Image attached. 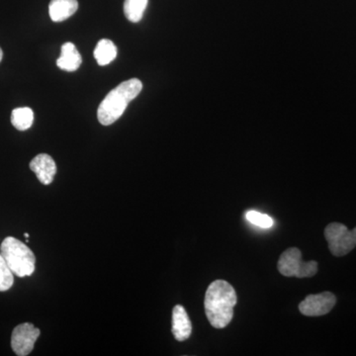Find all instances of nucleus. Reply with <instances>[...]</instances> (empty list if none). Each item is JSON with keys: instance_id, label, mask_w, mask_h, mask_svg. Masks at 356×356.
Returning a JSON list of instances; mask_svg holds the SVG:
<instances>
[{"instance_id": "obj_1", "label": "nucleus", "mask_w": 356, "mask_h": 356, "mask_svg": "<svg viewBox=\"0 0 356 356\" xmlns=\"http://www.w3.org/2000/svg\"><path fill=\"white\" fill-rule=\"evenodd\" d=\"M238 297L234 287L225 280L213 281L205 294V313L211 325L224 329L234 317Z\"/></svg>"}, {"instance_id": "obj_2", "label": "nucleus", "mask_w": 356, "mask_h": 356, "mask_svg": "<svg viewBox=\"0 0 356 356\" xmlns=\"http://www.w3.org/2000/svg\"><path fill=\"white\" fill-rule=\"evenodd\" d=\"M142 89V81L132 79L123 81L110 91L98 107L97 118L99 123L109 126L118 120L125 112L129 103L140 95Z\"/></svg>"}, {"instance_id": "obj_3", "label": "nucleus", "mask_w": 356, "mask_h": 356, "mask_svg": "<svg viewBox=\"0 0 356 356\" xmlns=\"http://www.w3.org/2000/svg\"><path fill=\"white\" fill-rule=\"evenodd\" d=\"M0 254L6 259L9 268L18 277L31 276L35 271L36 257L34 252L24 243L7 236L0 245Z\"/></svg>"}, {"instance_id": "obj_4", "label": "nucleus", "mask_w": 356, "mask_h": 356, "mask_svg": "<svg viewBox=\"0 0 356 356\" xmlns=\"http://www.w3.org/2000/svg\"><path fill=\"white\" fill-rule=\"evenodd\" d=\"M278 270L286 277H312L318 273V262L303 261L299 248H290L281 254L277 264Z\"/></svg>"}, {"instance_id": "obj_5", "label": "nucleus", "mask_w": 356, "mask_h": 356, "mask_svg": "<svg viewBox=\"0 0 356 356\" xmlns=\"http://www.w3.org/2000/svg\"><path fill=\"white\" fill-rule=\"evenodd\" d=\"M325 236L334 257L350 254L356 247V227L350 231L341 222H332L325 229Z\"/></svg>"}, {"instance_id": "obj_6", "label": "nucleus", "mask_w": 356, "mask_h": 356, "mask_svg": "<svg viewBox=\"0 0 356 356\" xmlns=\"http://www.w3.org/2000/svg\"><path fill=\"white\" fill-rule=\"evenodd\" d=\"M40 330L31 323L18 325L11 336V348L18 356L30 355L34 350L35 343L39 339Z\"/></svg>"}, {"instance_id": "obj_7", "label": "nucleus", "mask_w": 356, "mask_h": 356, "mask_svg": "<svg viewBox=\"0 0 356 356\" xmlns=\"http://www.w3.org/2000/svg\"><path fill=\"white\" fill-rule=\"evenodd\" d=\"M337 298L331 292H323L320 294L309 295L299 304V310L308 317H320L327 315L334 309Z\"/></svg>"}, {"instance_id": "obj_8", "label": "nucleus", "mask_w": 356, "mask_h": 356, "mask_svg": "<svg viewBox=\"0 0 356 356\" xmlns=\"http://www.w3.org/2000/svg\"><path fill=\"white\" fill-rule=\"evenodd\" d=\"M30 168L44 185L51 184L57 173L55 161L47 154H40L35 156L30 163Z\"/></svg>"}, {"instance_id": "obj_9", "label": "nucleus", "mask_w": 356, "mask_h": 356, "mask_svg": "<svg viewBox=\"0 0 356 356\" xmlns=\"http://www.w3.org/2000/svg\"><path fill=\"white\" fill-rule=\"evenodd\" d=\"M192 325L186 310L177 305L172 310V334L178 341H184L191 336Z\"/></svg>"}, {"instance_id": "obj_10", "label": "nucleus", "mask_w": 356, "mask_h": 356, "mask_svg": "<svg viewBox=\"0 0 356 356\" xmlns=\"http://www.w3.org/2000/svg\"><path fill=\"white\" fill-rule=\"evenodd\" d=\"M81 63L83 58L74 44L67 42L63 44L62 54L57 60V65L60 70L69 72H76L81 67Z\"/></svg>"}, {"instance_id": "obj_11", "label": "nucleus", "mask_w": 356, "mask_h": 356, "mask_svg": "<svg viewBox=\"0 0 356 356\" xmlns=\"http://www.w3.org/2000/svg\"><path fill=\"white\" fill-rule=\"evenodd\" d=\"M77 9V0H51L49 6V14L54 22H62L74 15Z\"/></svg>"}, {"instance_id": "obj_12", "label": "nucleus", "mask_w": 356, "mask_h": 356, "mask_svg": "<svg viewBox=\"0 0 356 356\" xmlns=\"http://www.w3.org/2000/svg\"><path fill=\"white\" fill-rule=\"evenodd\" d=\"M117 57V47L108 39H102L98 42L95 50V58L99 65H107L113 62Z\"/></svg>"}, {"instance_id": "obj_13", "label": "nucleus", "mask_w": 356, "mask_h": 356, "mask_svg": "<svg viewBox=\"0 0 356 356\" xmlns=\"http://www.w3.org/2000/svg\"><path fill=\"white\" fill-rule=\"evenodd\" d=\"M33 122H34V113L29 107L14 109L11 114V123L17 130H28L32 127Z\"/></svg>"}, {"instance_id": "obj_14", "label": "nucleus", "mask_w": 356, "mask_h": 356, "mask_svg": "<svg viewBox=\"0 0 356 356\" xmlns=\"http://www.w3.org/2000/svg\"><path fill=\"white\" fill-rule=\"evenodd\" d=\"M149 0H125L124 2V13L126 18L133 23L142 20L146 11Z\"/></svg>"}, {"instance_id": "obj_15", "label": "nucleus", "mask_w": 356, "mask_h": 356, "mask_svg": "<svg viewBox=\"0 0 356 356\" xmlns=\"http://www.w3.org/2000/svg\"><path fill=\"white\" fill-rule=\"evenodd\" d=\"M14 274L6 264V259L0 254V291H7L13 287Z\"/></svg>"}, {"instance_id": "obj_16", "label": "nucleus", "mask_w": 356, "mask_h": 356, "mask_svg": "<svg viewBox=\"0 0 356 356\" xmlns=\"http://www.w3.org/2000/svg\"><path fill=\"white\" fill-rule=\"evenodd\" d=\"M245 217H247L248 221L255 226L261 227V228L268 229L273 226V220L268 215L262 214L257 211H248Z\"/></svg>"}, {"instance_id": "obj_17", "label": "nucleus", "mask_w": 356, "mask_h": 356, "mask_svg": "<svg viewBox=\"0 0 356 356\" xmlns=\"http://www.w3.org/2000/svg\"><path fill=\"white\" fill-rule=\"evenodd\" d=\"M2 58H3V51H2L1 48H0V62H1Z\"/></svg>"}, {"instance_id": "obj_18", "label": "nucleus", "mask_w": 356, "mask_h": 356, "mask_svg": "<svg viewBox=\"0 0 356 356\" xmlns=\"http://www.w3.org/2000/svg\"><path fill=\"white\" fill-rule=\"evenodd\" d=\"M24 236H25V238H29V234H28V233H25V234H24Z\"/></svg>"}]
</instances>
